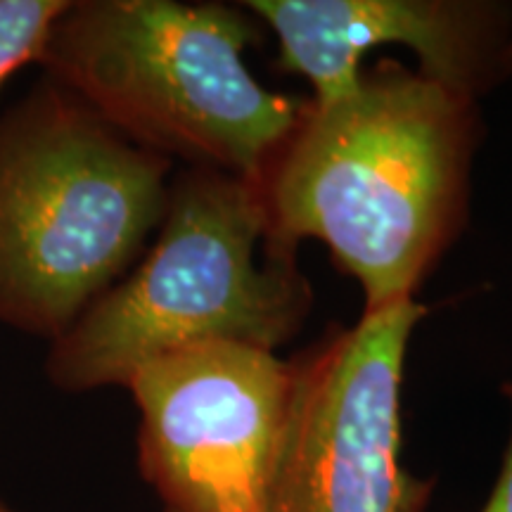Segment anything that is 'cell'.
<instances>
[{
  "label": "cell",
  "mask_w": 512,
  "mask_h": 512,
  "mask_svg": "<svg viewBox=\"0 0 512 512\" xmlns=\"http://www.w3.org/2000/svg\"><path fill=\"white\" fill-rule=\"evenodd\" d=\"M479 143V100L377 62L351 95L311 100L268 164L271 245L325 242L361 285L363 316L413 299L465 230Z\"/></svg>",
  "instance_id": "1"
},
{
  "label": "cell",
  "mask_w": 512,
  "mask_h": 512,
  "mask_svg": "<svg viewBox=\"0 0 512 512\" xmlns=\"http://www.w3.org/2000/svg\"><path fill=\"white\" fill-rule=\"evenodd\" d=\"M259 29L242 5L69 0L36 64L133 145L259 183L311 102L249 72Z\"/></svg>",
  "instance_id": "2"
},
{
  "label": "cell",
  "mask_w": 512,
  "mask_h": 512,
  "mask_svg": "<svg viewBox=\"0 0 512 512\" xmlns=\"http://www.w3.org/2000/svg\"><path fill=\"white\" fill-rule=\"evenodd\" d=\"M313 304L297 254L271 245L256 181L185 166L157 242L136 271L50 342L46 375L67 394L126 387L145 363L204 342L275 351Z\"/></svg>",
  "instance_id": "3"
},
{
  "label": "cell",
  "mask_w": 512,
  "mask_h": 512,
  "mask_svg": "<svg viewBox=\"0 0 512 512\" xmlns=\"http://www.w3.org/2000/svg\"><path fill=\"white\" fill-rule=\"evenodd\" d=\"M171 169L36 81L0 114V325L60 339L162 226Z\"/></svg>",
  "instance_id": "4"
},
{
  "label": "cell",
  "mask_w": 512,
  "mask_h": 512,
  "mask_svg": "<svg viewBox=\"0 0 512 512\" xmlns=\"http://www.w3.org/2000/svg\"><path fill=\"white\" fill-rule=\"evenodd\" d=\"M427 309L403 299L335 330L292 366L278 444L252 512H422L432 479L403 465L401 384Z\"/></svg>",
  "instance_id": "5"
},
{
  "label": "cell",
  "mask_w": 512,
  "mask_h": 512,
  "mask_svg": "<svg viewBox=\"0 0 512 512\" xmlns=\"http://www.w3.org/2000/svg\"><path fill=\"white\" fill-rule=\"evenodd\" d=\"M138 467L164 512H252L283 430L292 366L240 342L159 356L128 380Z\"/></svg>",
  "instance_id": "6"
},
{
  "label": "cell",
  "mask_w": 512,
  "mask_h": 512,
  "mask_svg": "<svg viewBox=\"0 0 512 512\" xmlns=\"http://www.w3.org/2000/svg\"><path fill=\"white\" fill-rule=\"evenodd\" d=\"M242 8L278 36L280 72L311 81L313 102L351 95L361 57L411 48L427 79L482 100L510 79L512 5L496 0H249Z\"/></svg>",
  "instance_id": "7"
},
{
  "label": "cell",
  "mask_w": 512,
  "mask_h": 512,
  "mask_svg": "<svg viewBox=\"0 0 512 512\" xmlns=\"http://www.w3.org/2000/svg\"><path fill=\"white\" fill-rule=\"evenodd\" d=\"M69 0H0V88L24 64L38 62Z\"/></svg>",
  "instance_id": "8"
},
{
  "label": "cell",
  "mask_w": 512,
  "mask_h": 512,
  "mask_svg": "<svg viewBox=\"0 0 512 512\" xmlns=\"http://www.w3.org/2000/svg\"><path fill=\"white\" fill-rule=\"evenodd\" d=\"M501 392L505 399L510 401V408H512V382H505ZM482 512H512V430H510L508 446H505V453H503L501 472H498V479L494 489H491L489 498H486Z\"/></svg>",
  "instance_id": "9"
},
{
  "label": "cell",
  "mask_w": 512,
  "mask_h": 512,
  "mask_svg": "<svg viewBox=\"0 0 512 512\" xmlns=\"http://www.w3.org/2000/svg\"><path fill=\"white\" fill-rule=\"evenodd\" d=\"M0 512H17V510H12L8 503H3V501H0Z\"/></svg>",
  "instance_id": "10"
},
{
  "label": "cell",
  "mask_w": 512,
  "mask_h": 512,
  "mask_svg": "<svg viewBox=\"0 0 512 512\" xmlns=\"http://www.w3.org/2000/svg\"><path fill=\"white\" fill-rule=\"evenodd\" d=\"M508 62H510V76H512V41H510V50H508Z\"/></svg>",
  "instance_id": "11"
}]
</instances>
